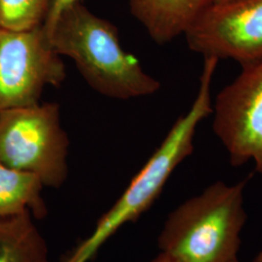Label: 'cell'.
<instances>
[{
    "label": "cell",
    "mask_w": 262,
    "mask_h": 262,
    "mask_svg": "<svg viewBox=\"0 0 262 262\" xmlns=\"http://www.w3.org/2000/svg\"><path fill=\"white\" fill-rule=\"evenodd\" d=\"M219 61L204 58L195 99L173 124L160 146L132 179L122 196L97 222L93 232L60 262H90L113 235L135 222L158 199L170 176L192 155L198 125L212 115V84Z\"/></svg>",
    "instance_id": "6da1fadb"
},
{
    "label": "cell",
    "mask_w": 262,
    "mask_h": 262,
    "mask_svg": "<svg viewBox=\"0 0 262 262\" xmlns=\"http://www.w3.org/2000/svg\"><path fill=\"white\" fill-rule=\"evenodd\" d=\"M48 36L56 53L69 57L84 81L106 97L131 99L158 93L159 80L121 45L117 28L78 2L57 19Z\"/></svg>",
    "instance_id": "7a4b0ae2"
},
{
    "label": "cell",
    "mask_w": 262,
    "mask_h": 262,
    "mask_svg": "<svg viewBox=\"0 0 262 262\" xmlns=\"http://www.w3.org/2000/svg\"><path fill=\"white\" fill-rule=\"evenodd\" d=\"M248 183L249 178L234 185L215 182L172 211L159 236L160 253L175 262L238 259Z\"/></svg>",
    "instance_id": "3957f363"
},
{
    "label": "cell",
    "mask_w": 262,
    "mask_h": 262,
    "mask_svg": "<svg viewBox=\"0 0 262 262\" xmlns=\"http://www.w3.org/2000/svg\"><path fill=\"white\" fill-rule=\"evenodd\" d=\"M69 139L57 103H38L0 112V162L59 188L68 177Z\"/></svg>",
    "instance_id": "277c9868"
},
{
    "label": "cell",
    "mask_w": 262,
    "mask_h": 262,
    "mask_svg": "<svg viewBox=\"0 0 262 262\" xmlns=\"http://www.w3.org/2000/svg\"><path fill=\"white\" fill-rule=\"evenodd\" d=\"M61 57L43 25L23 30L0 28V112L40 103L47 86L63 84Z\"/></svg>",
    "instance_id": "5b68a950"
},
{
    "label": "cell",
    "mask_w": 262,
    "mask_h": 262,
    "mask_svg": "<svg viewBox=\"0 0 262 262\" xmlns=\"http://www.w3.org/2000/svg\"><path fill=\"white\" fill-rule=\"evenodd\" d=\"M203 58L248 66L262 59V0H223L202 10L185 32Z\"/></svg>",
    "instance_id": "8992f818"
},
{
    "label": "cell",
    "mask_w": 262,
    "mask_h": 262,
    "mask_svg": "<svg viewBox=\"0 0 262 262\" xmlns=\"http://www.w3.org/2000/svg\"><path fill=\"white\" fill-rule=\"evenodd\" d=\"M212 128L235 167L253 161L262 173V59L242 71L217 94Z\"/></svg>",
    "instance_id": "52a82bcc"
},
{
    "label": "cell",
    "mask_w": 262,
    "mask_h": 262,
    "mask_svg": "<svg viewBox=\"0 0 262 262\" xmlns=\"http://www.w3.org/2000/svg\"><path fill=\"white\" fill-rule=\"evenodd\" d=\"M213 0H127L132 16L159 45L180 35Z\"/></svg>",
    "instance_id": "ba28073f"
},
{
    "label": "cell",
    "mask_w": 262,
    "mask_h": 262,
    "mask_svg": "<svg viewBox=\"0 0 262 262\" xmlns=\"http://www.w3.org/2000/svg\"><path fill=\"white\" fill-rule=\"evenodd\" d=\"M30 212L0 217V262H51Z\"/></svg>",
    "instance_id": "9c48e42d"
},
{
    "label": "cell",
    "mask_w": 262,
    "mask_h": 262,
    "mask_svg": "<svg viewBox=\"0 0 262 262\" xmlns=\"http://www.w3.org/2000/svg\"><path fill=\"white\" fill-rule=\"evenodd\" d=\"M43 188L37 176L0 162V217L30 212L34 219H43L47 215Z\"/></svg>",
    "instance_id": "30bf717a"
},
{
    "label": "cell",
    "mask_w": 262,
    "mask_h": 262,
    "mask_svg": "<svg viewBox=\"0 0 262 262\" xmlns=\"http://www.w3.org/2000/svg\"><path fill=\"white\" fill-rule=\"evenodd\" d=\"M51 0H0V28L15 30L42 26Z\"/></svg>",
    "instance_id": "8fae6325"
},
{
    "label": "cell",
    "mask_w": 262,
    "mask_h": 262,
    "mask_svg": "<svg viewBox=\"0 0 262 262\" xmlns=\"http://www.w3.org/2000/svg\"><path fill=\"white\" fill-rule=\"evenodd\" d=\"M78 2H82V0H51L50 7L48 11L47 17L44 20L43 28L45 29L46 33L54 27L56 20L59 18V16L68 9L69 7L73 6Z\"/></svg>",
    "instance_id": "7c38bea8"
},
{
    "label": "cell",
    "mask_w": 262,
    "mask_h": 262,
    "mask_svg": "<svg viewBox=\"0 0 262 262\" xmlns=\"http://www.w3.org/2000/svg\"><path fill=\"white\" fill-rule=\"evenodd\" d=\"M150 262H175L173 261L169 256L164 253H160L158 256H156Z\"/></svg>",
    "instance_id": "4fadbf2b"
},
{
    "label": "cell",
    "mask_w": 262,
    "mask_h": 262,
    "mask_svg": "<svg viewBox=\"0 0 262 262\" xmlns=\"http://www.w3.org/2000/svg\"><path fill=\"white\" fill-rule=\"evenodd\" d=\"M253 262H262V251L256 255V257L253 259Z\"/></svg>",
    "instance_id": "5bb4252c"
},
{
    "label": "cell",
    "mask_w": 262,
    "mask_h": 262,
    "mask_svg": "<svg viewBox=\"0 0 262 262\" xmlns=\"http://www.w3.org/2000/svg\"><path fill=\"white\" fill-rule=\"evenodd\" d=\"M219 1H223V0H213L212 2H219Z\"/></svg>",
    "instance_id": "9a60e30c"
},
{
    "label": "cell",
    "mask_w": 262,
    "mask_h": 262,
    "mask_svg": "<svg viewBox=\"0 0 262 262\" xmlns=\"http://www.w3.org/2000/svg\"><path fill=\"white\" fill-rule=\"evenodd\" d=\"M233 262H239V260H238V259H236V260H235V261Z\"/></svg>",
    "instance_id": "2e32d148"
}]
</instances>
